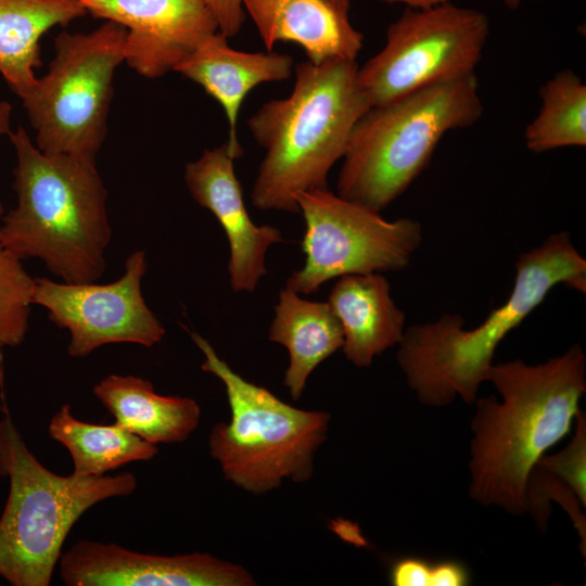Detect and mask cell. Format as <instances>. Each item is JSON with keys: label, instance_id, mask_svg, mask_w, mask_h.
Wrapping results in <instances>:
<instances>
[{"label": "cell", "instance_id": "cell-1", "mask_svg": "<svg viewBox=\"0 0 586 586\" xmlns=\"http://www.w3.org/2000/svg\"><path fill=\"white\" fill-rule=\"evenodd\" d=\"M488 382L500 399L477 397L471 420L469 497L513 515L527 512L530 474L572 429L586 392V356L578 344L535 365L494 364Z\"/></svg>", "mask_w": 586, "mask_h": 586}, {"label": "cell", "instance_id": "cell-2", "mask_svg": "<svg viewBox=\"0 0 586 586\" xmlns=\"http://www.w3.org/2000/svg\"><path fill=\"white\" fill-rule=\"evenodd\" d=\"M509 297L473 329L459 314L405 329L396 359L406 382L424 406L441 408L460 397L473 404L488 381L499 343L515 329L550 290L559 284L586 292V260L566 231L550 234L521 254Z\"/></svg>", "mask_w": 586, "mask_h": 586}, {"label": "cell", "instance_id": "cell-3", "mask_svg": "<svg viewBox=\"0 0 586 586\" xmlns=\"http://www.w3.org/2000/svg\"><path fill=\"white\" fill-rule=\"evenodd\" d=\"M358 68L355 59L344 58L300 63L291 93L264 103L249 118L265 150L251 194L254 207L298 213L300 193L328 188L330 169L372 106Z\"/></svg>", "mask_w": 586, "mask_h": 586}, {"label": "cell", "instance_id": "cell-4", "mask_svg": "<svg viewBox=\"0 0 586 586\" xmlns=\"http://www.w3.org/2000/svg\"><path fill=\"white\" fill-rule=\"evenodd\" d=\"M8 136L17 204L1 219L0 245L20 259L42 260L63 282L99 280L112 230L95 161L44 153L22 126Z\"/></svg>", "mask_w": 586, "mask_h": 586}, {"label": "cell", "instance_id": "cell-5", "mask_svg": "<svg viewBox=\"0 0 586 586\" xmlns=\"http://www.w3.org/2000/svg\"><path fill=\"white\" fill-rule=\"evenodd\" d=\"M483 111L475 73L371 106L353 129L337 194L380 213L420 176L445 133Z\"/></svg>", "mask_w": 586, "mask_h": 586}, {"label": "cell", "instance_id": "cell-6", "mask_svg": "<svg viewBox=\"0 0 586 586\" xmlns=\"http://www.w3.org/2000/svg\"><path fill=\"white\" fill-rule=\"evenodd\" d=\"M0 475L9 480L0 517V577L12 586H49L77 520L98 502L137 488L130 472L64 476L50 471L27 448L8 410L0 419Z\"/></svg>", "mask_w": 586, "mask_h": 586}, {"label": "cell", "instance_id": "cell-7", "mask_svg": "<svg viewBox=\"0 0 586 586\" xmlns=\"http://www.w3.org/2000/svg\"><path fill=\"white\" fill-rule=\"evenodd\" d=\"M190 335L204 355L202 369L222 382L230 406V422L216 424L209 434L211 455L225 477L255 495L279 487L285 479L309 480L330 415L282 402L233 371L199 333Z\"/></svg>", "mask_w": 586, "mask_h": 586}, {"label": "cell", "instance_id": "cell-8", "mask_svg": "<svg viewBox=\"0 0 586 586\" xmlns=\"http://www.w3.org/2000/svg\"><path fill=\"white\" fill-rule=\"evenodd\" d=\"M127 30L105 21L94 30L62 31L44 76L22 98L37 148L95 161L107 131L115 69L125 61Z\"/></svg>", "mask_w": 586, "mask_h": 586}, {"label": "cell", "instance_id": "cell-9", "mask_svg": "<svg viewBox=\"0 0 586 586\" xmlns=\"http://www.w3.org/2000/svg\"><path fill=\"white\" fill-rule=\"evenodd\" d=\"M305 220L302 249L305 264L286 288L311 294L324 282L345 275L402 270L421 244V225L411 218L386 220L328 188L297 195Z\"/></svg>", "mask_w": 586, "mask_h": 586}, {"label": "cell", "instance_id": "cell-10", "mask_svg": "<svg viewBox=\"0 0 586 586\" xmlns=\"http://www.w3.org/2000/svg\"><path fill=\"white\" fill-rule=\"evenodd\" d=\"M489 34L487 16L446 2L407 8L386 30L382 50L358 68L372 106L470 73Z\"/></svg>", "mask_w": 586, "mask_h": 586}, {"label": "cell", "instance_id": "cell-11", "mask_svg": "<svg viewBox=\"0 0 586 586\" xmlns=\"http://www.w3.org/2000/svg\"><path fill=\"white\" fill-rule=\"evenodd\" d=\"M145 271V252L136 251L125 260L122 277L110 283L35 278L33 304L47 309L50 320L69 332L72 357H86L114 343L152 347L162 341L165 328L143 298Z\"/></svg>", "mask_w": 586, "mask_h": 586}, {"label": "cell", "instance_id": "cell-12", "mask_svg": "<svg viewBox=\"0 0 586 586\" xmlns=\"http://www.w3.org/2000/svg\"><path fill=\"white\" fill-rule=\"evenodd\" d=\"M92 16L127 30L125 61L139 75L157 78L218 31L204 0H77Z\"/></svg>", "mask_w": 586, "mask_h": 586}, {"label": "cell", "instance_id": "cell-13", "mask_svg": "<svg viewBox=\"0 0 586 586\" xmlns=\"http://www.w3.org/2000/svg\"><path fill=\"white\" fill-rule=\"evenodd\" d=\"M60 576L69 586H251L239 564L208 553L146 555L119 545L81 539L61 555Z\"/></svg>", "mask_w": 586, "mask_h": 586}, {"label": "cell", "instance_id": "cell-14", "mask_svg": "<svg viewBox=\"0 0 586 586\" xmlns=\"http://www.w3.org/2000/svg\"><path fill=\"white\" fill-rule=\"evenodd\" d=\"M234 160L227 142L207 149L186 165L184 181L194 201L213 213L227 234L231 289L251 293L267 273L268 249L283 239L278 228L257 226L251 219L235 176Z\"/></svg>", "mask_w": 586, "mask_h": 586}, {"label": "cell", "instance_id": "cell-15", "mask_svg": "<svg viewBox=\"0 0 586 586\" xmlns=\"http://www.w3.org/2000/svg\"><path fill=\"white\" fill-rule=\"evenodd\" d=\"M292 71L293 59L289 54L234 50L219 31L175 69L199 84L222 106L229 124L227 144L235 160L243 154L237 120L245 97L258 85L289 79Z\"/></svg>", "mask_w": 586, "mask_h": 586}, {"label": "cell", "instance_id": "cell-16", "mask_svg": "<svg viewBox=\"0 0 586 586\" xmlns=\"http://www.w3.org/2000/svg\"><path fill=\"white\" fill-rule=\"evenodd\" d=\"M243 8L267 48L295 42L313 63L355 59L364 36L352 25L348 13L326 0H243Z\"/></svg>", "mask_w": 586, "mask_h": 586}, {"label": "cell", "instance_id": "cell-17", "mask_svg": "<svg viewBox=\"0 0 586 586\" xmlns=\"http://www.w3.org/2000/svg\"><path fill=\"white\" fill-rule=\"evenodd\" d=\"M328 304L342 327L344 355L357 367L370 366L403 339L405 314L395 305L391 285L380 272L340 277Z\"/></svg>", "mask_w": 586, "mask_h": 586}, {"label": "cell", "instance_id": "cell-18", "mask_svg": "<svg viewBox=\"0 0 586 586\" xmlns=\"http://www.w3.org/2000/svg\"><path fill=\"white\" fill-rule=\"evenodd\" d=\"M93 394L116 423L155 445L186 441L200 422L194 399L160 395L140 377L110 374L93 386Z\"/></svg>", "mask_w": 586, "mask_h": 586}, {"label": "cell", "instance_id": "cell-19", "mask_svg": "<svg viewBox=\"0 0 586 586\" xmlns=\"http://www.w3.org/2000/svg\"><path fill=\"white\" fill-rule=\"evenodd\" d=\"M268 337L288 348L284 385L298 399L314 369L337 349L344 336L328 302L307 301L289 288L280 291Z\"/></svg>", "mask_w": 586, "mask_h": 586}, {"label": "cell", "instance_id": "cell-20", "mask_svg": "<svg viewBox=\"0 0 586 586\" xmlns=\"http://www.w3.org/2000/svg\"><path fill=\"white\" fill-rule=\"evenodd\" d=\"M86 14L77 0H0V74L14 93L22 99L37 82L42 35Z\"/></svg>", "mask_w": 586, "mask_h": 586}, {"label": "cell", "instance_id": "cell-21", "mask_svg": "<svg viewBox=\"0 0 586 586\" xmlns=\"http://www.w3.org/2000/svg\"><path fill=\"white\" fill-rule=\"evenodd\" d=\"M48 434L68 450L77 476L104 475L133 461H149L158 453L155 444L116 422L94 424L76 419L67 404L51 418Z\"/></svg>", "mask_w": 586, "mask_h": 586}, {"label": "cell", "instance_id": "cell-22", "mask_svg": "<svg viewBox=\"0 0 586 586\" xmlns=\"http://www.w3.org/2000/svg\"><path fill=\"white\" fill-rule=\"evenodd\" d=\"M542 106L526 126V148L542 153L586 145V86L572 71L553 75L540 88Z\"/></svg>", "mask_w": 586, "mask_h": 586}, {"label": "cell", "instance_id": "cell-23", "mask_svg": "<svg viewBox=\"0 0 586 586\" xmlns=\"http://www.w3.org/2000/svg\"><path fill=\"white\" fill-rule=\"evenodd\" d=\"M35 278L0 245V348L18 346L28 330Z\"/></svg>", "mask_w": 586, "mask_h": 586}, {"label": "cell", "instance_id": "cell-24", "mask_svg": "<svg viewBox=\"0 0 586 586\" xmlns=\"http://www.w3.org/2000/svg\"><path fill=\"white\" fill-rule=\"evenodd\" d=\"M572 440L559 453L543 456L535 467L555 475L586 506V417L579 410L574 421Z\"/></svg>", "mask_w": 586, "mask_h": 586}, {"label": "cell", "instance_id": "cell-25", "mask_svg": "<svg viewBox=\"0 0 586 586\" xmlns=\"http://www.w3.org/2000/svg\"><path fill=\"white\" fill-rule=\"evenodd\" d=\"M390 582L394 586H464L470 583L466 566L445 560L430 563L416 557H406L393 563Z\"/></svg>", "mask_w": 586, "mask_h": 586}, {"label": "cell", "instance_id": "cell-26", "mask_svg": "<svg viewBox=\"0 0 586 586\" xmlns=\"http://www.w3.org/2000/svg\"><path fill=\"white\" fill-rule=\"evenodd\" d=\"M213 12L218 31L229 38L237 35L244 21L245 11L243 0H204Z\"/></svg>", "mask_w": 586, "mask_h": 586}, {"label": "cell", "instance_id": "cell-27", "mask_svg": "<svg viewBox=\"0 0 586 586\" xmlns=\"http://www.w3.org/2000/svg\"><path fill=\"white\" fill-rule=\"evenodd\" d=\"M380 1L387 2V3H404L408 8H413V9L431 8V7L449 2V0H380ZM523 1H526V0H504L505 4L509 7L510 9L518 8Z\"/></svg>", "mask_w": 586, "mask_h": 586}, {"label": "cell", "instance_id": "cell-28", "mask_svg": "<svg viewBox=\"0 0 586 586\" xmlns=\"http://www.w3.org/2000/svg\"><path fill=\"white\" fill-rule=\"evenodd\" d=\"M12 105L8 101H0V136L11 132ZM3 217V206L0 202V224Z\"/></svg>", "mask_w": 586, "mask_h": 586}, {"label": "cell", "instance_id": "cell-29", "mask_svg": "<svg viewBox=\"0 0 586 586\" xmlns=\"http://www.w3.org/2000/svg\"><path fill=\"white\" fill-rule=\"evenodd\" d=\"M336 9L348 13L351 0H326Z\"/></svg>", "mask_w": 586, "mask_h": 586}]
</instances>
